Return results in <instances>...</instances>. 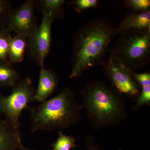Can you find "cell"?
Wrapping results in <instances>:
<instances>
[{
	"label": "cell",
	"mask_w": 150,
	"mask_h": 150,
	"mask_svg": "<svg viewBox=\"0 0 150 150\" xmlns=\"http://www.w3.org/2000/svg\"><path fill=\"white\" fill-rule=\"evenodd\" d=\"M115 35V28L103 20H94L83 25L74 39L70 79L79 77L91 67L103 66Z\"/></svg>",
	"instance_id": "1"
},
{
	"label": "cell",
	"mask_w": 150,
	"mask_h": 150,
	"mask_svg": "<svg viewBox=\"0 0 150 150\" xmlns=\"http://www.w3.org/2000/svg\"><path fill=\"white\" fill-rule=\"evenodd\" d=\"M83 108L96 129L118 124L126 118L123 95L103 82L89 83L82 92Z\"/></svg>",
	"instance_id": "2"
},
{
	"label": "cell",
	"mask_w": 150,
	"mask_h": 150,
	"mask_svg": "<svg viewBox=\"0 0 150 150\" xmlns=\"http://www.w3.org/2000/svg\"><path fill=\"white\" fill-rule=\"evenodd\" d=\"M83 108L69 87L50 99L28 108L32 122L31 131H51L73 126L81 118Z\"/></svg>",
	"instance_id": "3"
},
{
	"label": "cell",
	"mask_w": 150,
	"mask_h": 150,
	"mask_svg": "<svg viewBox=\"0 0 150 150\" xmlns=\"http://www.w3.org/2000/svg\"><path fill=\"white\" fill-rule=\"evenodd\" d=\"M110 55L120 59L133 72L142 69L150 62V30L131 29L122 31Z\"/></svg>",
	"instance_id": "4"
},
{
	"label": "cell",
	"mask_w": 150,
	"mask_h": 150,
	"mask_svg": "<svg viewBox=\"0 0 150 150\" xmlns=\"http://www.w3.org/2000/svg\"><path fill=\"white\" fill-rule=\"evenodd\" d=\"M35 90L31 79L27 77L14 85L11 93L8 96H0V112L4 115L6 122L21 139L20 118L23 110L29 108V103L34 101Z\"/></svg>",
	"instance_id": "5"
},
{
	"label": "cell",
	"mask_w": 150,
	"mask_h": 150,
	"mask_svg": "<svg viewBox=\"0 0 150 150\" xmlns=\"http://www.w3.org/2000/svg\"><path fill=\"white\" fill-rule=\"evenodd\" d=\"M103 67L112 86L118 92L131 96L140 94L141 87L134 79V72L120 59L110 54Z\"/></svg>",
	"instance_id": "6"
},
{
	"label": "cell",
	"mask_w": 150,
	"mask_h": 150,
	"mask_svg": "<svg viewBox=\"0 0 150 150\" xmlns=\"http://www.w3.org/2000/svg\"><path fill=\"white\" fill-rule=\"evenodd\" d=\"M42 22L33 33L28 38V54L40 68L43 67L45 59L51 46V30L55 19L51 13H42Z\"/></svg>",
	"instance_id": "7"
},
{
	"label": "cell",
	"mask_w": 150,
	"mask_h": 150,
	"mask_svg": "<svg viewBox=\"0 0 150 150\" xmlns=\"http://www.w3.org/2000/svg\"><path fill=\"white\" fill-rule=\"evenodd\" d=\"M35 4V1L28 0L21 5L12 8L4 30L29 37L38 27L34 11Z\"/></svg>",
	"instance_id": "8"
},
{
	"label": "cell",
	"mask_w": 150,
	"mask_h": 150,
	"mask_svg": "<svg viewBox=\"0 0 150 150\" xmlns=\"http://www.w3.org/2000/svg\"><path fill=\"white\" fill-rule=\"evenodd\" d=\"M58 83V78L55 73L44 67L41 68L38 85L35 90L34 101L41 103L47 100L55 91Z\"/></svg>",
	"instance_id": "9"
},
{
	"label": "cell",
	"mask_w": 150,
	"mask_h": 150,
	"mask_svg": "<svg viewBox=\"0 0 150 150\" xmlns=\"http://www.w3.org/2000/svg\"><path fill=\"white\" fill-rule=\"evenodd\" d=\"M131 29L150 30V10L127 13L119 25L115 28V35Z\"/></svg>",
	"instance_id": "10"
},
{
	"label": "cell",
	"mask_w": 150,
	"mask_h": 150,
	"mask_svg": "<svg viewBox=\"0 0 150 150\" xmlns=\"http://www.w3.org/2000/svg\"><path fill=\"white\" fill-rule=\"evenodd\" d=\"M21 139L14 134L5 120L0 119V150H18Z\"/></svg>",
	"instance_id": "11"
},
{
	"label": "cell",
	"mask_w": 150,
	"mask_h": 150,
	"mask_svg": "<svg viewBox=\"0 0 150 150\" xmlns=\"http://www.w3.org/2000/svg\"><path fill=\"white\" fill-rule=\"evenodd\" d=\"M27 39L26 36L19 34L11 37L8 58L10 64H17L23 61L27 48Z\"/></svg>",
	"instance_id": "12"
},
{
	"label": "cell",
	"mask_w": 150,
	"mask_h": 150,
	"mask_svg": "<svg viewBox=\"0 0 150 150\" xmlns=\"http://www.w3.org/2000/svg\"><path fill=\"white\" fill-rule=\"evenodd\" d=\"M19 78L18 71L8 62L0 61V87H13Z\"/></svg>",
	"instance_id": "13"
},
{
	"label": "cell",
	"mask_w": 150,
	"mask_h": 150,
	"mask_svg": "<svg viewBox=\"0 0 150 150\" xmlns=\"http://www.w3.org/2000/svg\"><path fill=\"white\" fill-rule=\"evenodd\" d=\"M65 2L64 0H41L37 3L42 13H51L55 18L61 14Z\"/></svg>",
	"instance_id": "14"
},
{
	"label": "cell",
	"mask_w": 150,
	"mask_h": 150,
	"mask_svg": "<svg viewBox=\"0 0 150 150\" xmlns=\"http://www.w3.org/2000/svg\"><path fill=\"white\" fill-rule=\"evenodd\" d=\"M75 142L76 139L74 137L67 136L63 134L62 131H60L56 142L51 146L53 150H70L77 146Z\"/></svg>",
	"instance_id": "15"
},
{
	"label": "cell",
	"mask_w": 150,
	"mask_h": 150,
	"mask_svg": "<svg viewBox=\"0 0 150 150\" xmlns=\"http://www.w3.org/2000/svg\"><path fill=\"white\" fill-rule=\"evenodd\" d=\"M11 36L5 30H0V61L8 62L10 41Z\"/></svg>",
	"instance_id": "16"
},
{
	"label": "cell",
	"mask_w": 150,
	"mask_h": 150,
	"mask_svg": "<svg viewBox=\"0 0 150 150\" xmlns=\"http://www.w3.org/2000/svg\"><path fill=\"white\" fill-rule=\"evenodd\" d=\"M124 5L130 8L135 13H141L150 10V0H126Z\"/></svg>",
	"instance_id": "17"
},
{
	"label": "cell",
	"mask_w": 150,
	"mask_h": 150,
	"mask_svg": "<svg viewBox=\"0 0 150 150\" xmlns=\"http://www.w3.org/2000/svg\"><path fill=\"white\" fill-rule=\"evenodd\" d=\"M140 86L142 91L133 108L135 111L143 105L150 104V84L142 85Z\"/></svg>",
	"instance_id": "18"
},
{
	"label": "cell",
	"mask_w": 150,
	"mask_h": 150,
	"mask_svg": "<svg viewBox=\"0 0 150 150\" xmlns=\"http://www.w3.org/2000/svg\"><path fill=\"white\" fill-rule=\"evenodd\" d=\"M75 6L74 10L79 13L92 8H96L99 4L98 0H74L69 3Z\"/></svg>",
	"instance_id": "19"
},
{
	"label": "cell",
	"mask_w": 150,
	"mask_h": 150,
	"mask_svg": "<svg viewBox=\"0 0 150 150\" xmlns=\"http://www.w3.org/2000/svg\"><path fill=\"white\" fill-rule=\"evenodd\" d=\"M12 7L8 1L0 0V30H4Z\"/></svg>",
	"instance_id": "20"
},
{
	"label": "cell",
	"mask_w": 150,
	"mask_h": 150,
	"mask_svg": "<svg viewBox=\"0 0 150 150\" xmlns=\"http://www.w3.org/2000/svg\"><path fill=\"white\" fill-rule=\"evenodd\" d=\"M88 146L89 148V150H100L96 147H95L93 144V139L91 136H88Z\"/></svg>",
	"instance_id": "21"
},
{
	"label": "cell",
	"mask_w": 150,
	"mask_h": 150,
	"mask_svg": "<svg viewBox=\"0 0 150 150\" xmlns=\"http://www.w3.org/2000/svg\"><path fill=\"white\" fill-rule=\"evenodd\" d=\"M18 150H35L32 149H30V148L26 147H25L23 145L22 146L21 148H20Z\"/></svg>",
	"instance_id": "22"
},
{
	"label": "cell",
	"mask_w": 150,
	"mask_h": 150,
	"mask_svg": "<svg viewBox=\"0 0 150 150\" xmlns=\"http://www.w3.org/2000/svg\"><path fill=\"white\" fill-rule=\"evenodd\" d=\"M1 112H0V115H1Z\"/></svg>",
	"instance_id": "23"
}]
</instances>
